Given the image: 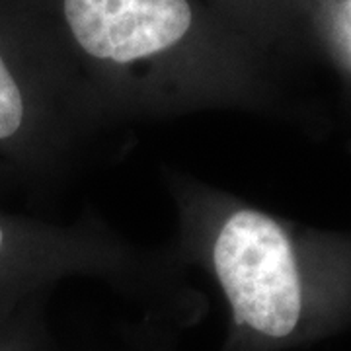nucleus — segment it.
<instances>
[{
  "label": "nucleus",
  "instance_id": "f257e3e1",
  "mask_svg": "<svg viewBox=\"0 0 351 351\" xmlns=\"http://www.w3.org/2000/svg\"><path fill=\"white\" fill-rule=\"evenodd\" d=\"M88 133L256 98L250 34L207 0H32Z\"/></svg>",
  "mask_w": 351,
  "mask_h": 351
},
{
  "label": "nucleus",
  "instance_id": "f03ea898",
  "mask_svg": "<svg viewBox=\"0 0 351 351\" xmlns=\"http://www.w3.org/2000/svg\"><path fill=\"white\" fill-rule=\"evenodd\" d=\"M162 182L176 219L170 250L188 271L211 279L228 311L221 351L287 343L311 314L306 248L274 215L178 168Z\"/></svg>",
  "mask_w": 351,
  "mask_h": 351
},
{
  "label": "nucleus",
  "instance_id": "7ed1b4c3",
  "mask_svg": "<svg viewBox=\"0 0 351 351\" xmlns=\"http://www.w3.org/2000/svg\"><path fill=\"white\" fill-rule=\"evenodd\" d=\"M76 277L96 279L178 326L191 324L203 306L170 248H145L96 211L69 223L0 211V326Z\"/></svg>",
  "mask_w": 351,
  "mask_h": 351
},
{
  "label": "nucleus",
  "instance_id": "20e7f679",
  "mask_svg": "<svg viewBox=\"0 0 351 351\" xmlns=\"http://www.w3.org/2000/svg\"><path fill=\"white\" fill-rule=\"evenodd\" d=\"M88 137L34 2L0 0V164L14 184L47 193Z\"/></svg>",
  "mask_w": 351,
  "mask_h": 351
},
{
  "label": "nucleus",
  "instance_id": "39448f33",
  "mask_svg": "<svg viewBox=\"0 0 351 351\" xmlns=\"http://www.w3.org/2000/svg\"><path fill=\"white\" fill-rule=\"evenodd\" d=\"M49 297L27 302L20 313L0 326V351H53L55 334L47 314Z\"/></svg>",
  "mask_w": 351,
  "mask_h": 351
},
{
  "label": "nucleus",
  "instance_id": "423d86ee",
  "mask_svg": "<svg viewBox=\"0 0 351 351\" xmlns=\"http://www.w3.org/2000/svg\"><path fill=\"white\" fill-rule=\"evenodd\" d=\"M174 326L162 316L145 313L137 322H129L113 332V338L82 351H176ZM63 351L57 341L55 350Z\"/></svg>",
  "mask_w": 351,
  "mask_h": 351
},
{
  "label": "nucleus",
  "instance_id": "0eeeda50",
  "mask_svg": "<svg viewBox=\"0 0 351 351\" xmlns=\"http://www.w3.org/2000/svg\"><path fill=\"white\" fill-rule=\"evenodd\" d=\"M226 14L234 24H239L246 34H252V27L258 24V0H207Z\"/></svg>",
  "mask_w": 351,
  "mask_h": 351
},
{
  "label": "nucleus",
  "instance_id": "6e6552de",
  "mask_svg": "<svg viewBox=\"0 0 351 351\" xmlns=\"http://www.w3.org/2000/svg\"><path fill=\"white\" fill-rule=\"evenodd\" d=\"M14 184V180H12V176L8 174V170L0 164V193L4 191V189L8 188V186H12Z\"/></svg>",
  "mask_w": 351,
  "mask_h": 351
}]
</instances>
